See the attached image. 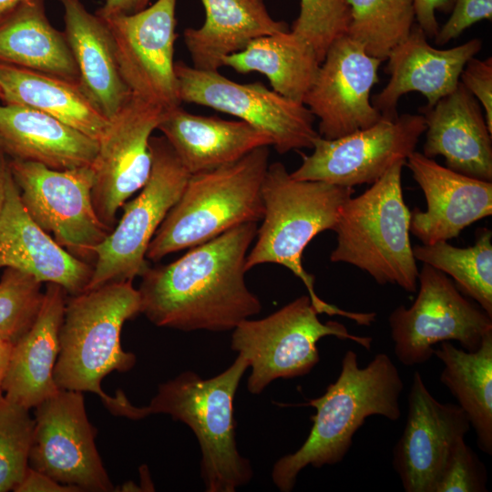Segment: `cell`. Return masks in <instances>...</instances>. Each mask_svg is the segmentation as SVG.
<instances>
[{
    "label": "cell",
    "instance_id": "1",
    "mask_svg": "<svg viewBox=\"0 0 492 492\" xmlns=\"http://www.w3.org/2000/svg\"><path fill=\"white\" fill-rule=\"evenodd\" d=\"M257 222L236 226L168 264L149 267L138 287L141 313L155 325L184 332L232 331L261 311L245 282Z\"/></svg>",
    "mask_w": 492,
    "mask_h": 492
},
{
    "label": "cell",
    "instance_id": "2",
    "mask_svg": "<svg viewBox=\"0 0 492 492\" xmlns=\"http://www.w3.org/2000/svg\"><path fill=\"white\" fill-rule=\"evenodd\" d=\"M403 390L399 371L386 354H377L366 366L360 367L357 354L346 351L335 382L323 395L303 404L315 409L311 417L313 425L298 450L275 462L273 484L280 491L290 492L299 473L308 466L319 468L343 461L367 417L399 419Z\"/></svg>",
    "mask_w": 492,
    "mask_h": 492
},
{
    "label": "cell",
    "instance_id": "3",
    "mask_svg": "<svg viewBox=\"0 0 492 492\" xmlns=\"http://www.w3.org/2000/svg\"><path fill=\"white\" fill-rule=\"evenodd\" d=\"M141 313L140 295L132 282H109L67 298L59 332L54 380L60 389L92 392L115 415L132 418L135 406L124 394L108 396L101 382L113 371L124 373L136 355L121 346L126 321Z\"/></svg>",
    "mask_w": 492,
    "mask_h": 492
},
{
    "label": "cell",
    "instance_id": "4",
    "mask_svg": "<svg viewBox=\"0 0 492 492\" xmlns=\"http://www.w3.org/2000/svg\"><path fill=\"white\" fill-rule=\"evenodd\" d=\"M264 213L255 242L249 251L245 268L263 263L284 266L308 291L319 313L341 315L369 326L374 313H354L323 301L315 292L314 277L302 265V253L319 233L333 231L344 202L353 196L352 187L293 179L282 162L269 164L261 188Z\"/></svg>",
    "mask_w": 492,
    "mask_h": 492
},
{
    "label": "cell",
    "instance_id": "5",
    "mask_svg": "<svg viewBox=\"0 0 492 492\" xmlns=\"http://www.w3.org/2000/svg\"><path fill=\"white\" fill-rule=\"evenodd\" d=\"M249 369L240 354L224 371L201 378L184 371L159 385L143 416L166 414L187 425L200 445V477L207 492H234L253 477L249 459L241 455L236 442L234 397Z\"/></svg>",
    "mask_w": 492,
    "mask_h": 492
},
{
    "label": "cell",
    "instance_id": "6",
    "mask_svg": "<svg viewBox=\"0 0 492 492\" xmlns=\"http://www.w3.org/2000/svg\"><path fill=\"white\" fill-rule=\"evenodd\" d=\"M269 146L236 162L190 175L174 206L153 236L147 260L190 249L248 222L261 220V188L269 167Z\"/></svg>",
    "mask_w": 492,
    "mask_h": 492
},
{
    "label": "cell",
    "instance_id": "7",
    "mask_svg": "<svg viewBox=\"0 0 492 492\" xmlns=\"http://www.w3.org/2000/svg\"><path fill=\"white\" fill-rule=\"evenodd\" d=\"M405 161L392 166L364 193L343 205L333 229V262L368 273L378 284H395L415 292L419 271L410 241L411 211L402 190Z\"/></svg>",
    "mask_w": 492,
    "mask_h": 492
},
{
    "label": "cell",
    "instance_id": "8",
    "mask_svg": "<svg viewBox=\"0 0 492 492\" xmlns=\"http://www.w3.org/2000/svg\"><path fill=\"white\" fill-rule=\"evenodd\" d=\"M318 314L305 294L264 318L246 319L232 330L231 348L251 368L247 381L251 394H261L276 379L310 373L320 361L317 343L323 337L347 339L371 349V337L352 334L339 322L322 323Z\"/></svg>",
    "mask_w": 492,
    "mask_h": 492
},
{
    "label": "cell",
    "instance_id": "9",
    "mask_svg": "<svg viewBox=\"0 0 492 492\" xmlns=\"http://www.w3.org/2000/svg\"><path fill=\"white\" fill-rule=\"evenodd\" d=\"M149 149L150 175L139 193L124 203L118 222L93 249L95 261L86 290L133 282L149 267L146 258L149 245L190 176L163 136H151Z\"/></svg>",
    "mask_w": 492,
    "mask_h": 492
},
{
    "label": "cell",
    "instance_id": "10",
    "mask_svg": "<svg viewBox=\"0 0 492 492\" xmlns=\"http://www.w3.org/2000/svg\"><path fill=\"white\" fill-rule=\"evenodd\" d=\"M418 293L410 307L397 306L388 322L394 352L405 366L426 363L434 346L456 341L476 351L492 331V317L466 299L441 271L425 264L418 274Z\"/></svg>",
    "mask_w": 492,
    "mask_h": 492
},
{
    "label": "cell",
    "instance_id": "11",
    "mask_svg": "<svg viewBox=\"0 0 492 492\" xmlns=\"http://www.w3.org/2000/svg\"><path fill=\"white\" fill-rule=\"evenodd\" d=\"M8 168L30 218L71 254L94 259L93 249L111 231L94 209L90 166L59 170L13 159Z\"/></svg>",
    "mask_w": 492,
    "mask_h": 492
},
{
    "label": "cell",
    "instance_id": "12",
    "mask_svg": "<svg viewBox=\"0 0 492 492\" xmlns=\"http://www.w3.org/2000/svg\"><path fill=\"white\" fill-rule=\"evenodd\" d=\"M174 68L181 102L239 118L266 133L280 154L313 149L320 136L313 127L315 117L303 103L270 90L262 83H237L219 71L197 69L182 61L175 62Z\"/></svg>",
    "mask_w": 492,
    "mask_h": 492
},
{
    "label": "cell",
    "instance_id": "13",
    "mask_svg": "<svg viewBox=\"0 0 492 492\" xmlns=\"http://www.w3.org/2000/svg\"><path fill=\"white\" fill-rule=\"evenodd\" d=\"M35 408L29 466L80 492L113 491L83 393L58 389Z\"/></svg>",
    "mask_w": 492,
    "mask_h": 492
},
{
    "label": "cell",
    "instance_id": "14",
    "mask_svg": "<svg viewBox=\"0 0 492 492\" xmlns=\"http://www.w3.org/2000/svg\"><path fill=\"white\" fill-rule=\"evenodd\" d=\"M425 130L422 114L382 118L374 125L334 139L318 137L313 153L302 154L301 166L291 176L299 180L323 181L352 187L373 184L392 166L406 161Z\"/></svg>",
    "mask_w": 492,
    "mask_h": 492
},
{
    "label": "cell",
    "instance_id": "15",
    "mask_svg": "<svg viewBox=\"0 0 492 492\" xmlns=\"http://www.w3.org/2000/svg\"><path fill=\"white\" fill-rule=\"evenodd\" d=\"M163 111L131 94L109 118L97 140V151L90 165L94 175L92 201L98 219L110 231L117 224L118 210L140 190L150 175L149 139Z\"/></svg>",
    "mask_w": 492,
    "mask_h": 492
},
{
    "label": "cell",
    "instance_id": "16",
    "mask_svg": "<svg viewBox=\"0 0 492 492\" xmlns=\"http://www.w3.org/2000/svg\"><path fill=\"white\" fill-rule=\"evenodd\" d=\"M177 0L102 18L108 25L120 75L131 94L167 110L179 106L174 45Z\"/></svg>",
    "mask_w": 492,
    "mask_h": 492
},
{
    "label": "cell",
    "instance_id": "17",
    "mask_svg": "<svg viewBox=\"0 0 492 492\" xmlns=\"http://www.w3.org/2000/svg\"><path fill=\"white\" fill-rule=\"evenodd\" d=\"M382 60L344 35L329 46L302 103L319 118V135L334 139L367 128L383 117L371 91Z\"/></svg>",
    "mask_w": 492,
    "mask_h": 492
},
{
    "label": "cell",
    "instance_id": "18",
    "mask_svg": "<svg viewBox=\"0 0 492 492\" xmlns=\"http://www.w3.org/2000/svg\"><path fill=\"white\" fill-rule=\"evenodd\" d=\"M471 425L458 405L441 403L415 371L403 434L393 449V467L405 492H435L456 443Z\"/></svg>",
    "mask_w": 492,
    "mask_h": 492
},
{
    "label": "cell",
    "instance_id": "19",
    "mask_svg": "<svg viewBox=\"0 0 492 492\" xmlns=\"http://www.w3.org/2000/svg\"><path fill=\"white\" fill-rule=\"evenodd\" d=\"M405 165L425 194L426 210L411 211L410 232L423 244L457 237L472 223L492 214V181L475 179L418 151Z\"/></svg>",
    "mask_w": 492,
    "mask_h": 492
},
{
    "label": "cell",
    "instance_id": "20",
    "mask_svg": "<svg viewBox=\"0 0 492 492\" xmlns=\"http://www.w3.org/2000/svg\"><path fill=\"white\" fill-rule=\"evenodd\" d=\"M0 268H14L42 282L62 286L69 295L84 292L92 266L58 245L28 215L7 168L0 208Z\"/></svg>",
    "mask_w": 492,
    "mask_h": 492
},
{
    "label": "cell",
    "instance_id": "21",
    "mask_svg": "<svg viewBox=\"0 0 492 492\" xmlns=\"http://www.w3.org/2000/svg\"><path fill=\"white\" fill-rule=\"evenodd\" d=\"M481 48L482 41L477 38L447 49L436 48L418 25H414L407 38L388 55L384 71L390 78L371 97L373 106L387 119L398 117L397 102L406 93L419 92L427 100L425 107L434 106L457 87L464 67Z\"/></svg>",
    "mask_w": 492,
    "mask_h": 492
},
{
    "label": "cell",
    "instance_id": "22",
    "mask_svg": "<svg viewBox=\"0 0 492 492\" xmlns=\"http://www.w3.org/2000/svg\"><path fill=\"white\" fill-rule=\"evenodd\" d=\"M421 113L425 122V156H443L446 168L492 181V133L481 105L460 82L434 106L421 108Z\"/></svg>",
    "mask_w": 492,
    "mask_h": 492
},
{
    "label": "cell",
    "instance_id": "23",
    "mask_svg": "<svg viewBox=\"0 0 492 492\" xmlns=\"http://www.w3.org/2000/svg\"><path fill=\"white\" fill-rule=\"evenodd\" d=\"M157 129L190 175L236 162L257 148L272 145L266 133L242 120L194 115L180 105L163 111Z\"/></svg>",
    "mask_w": 492,
    "mask_h": 492
},
{
    "label": "cell",
    "instance_id": "24",
    "mask_svg": "<svg viewBox=\"0 0 492 492\" xmlns=\"http://www.w3.org/2000/svg\"><path fill=\"white\" fill-rule=\"evenodd\" d=\"M67 291L47 282L39 313L27 332L14 344L4 381L7 400L35 408L58 391L54 368L59 354V332Z\"/></svg>",
    "mask_w": 492,
    "mask_h": 492
},
{
    "label": "cell",
    "instance_id": "25",
    "mask_svg": "<svg viewBox=\"0 0 492 492\" xmlns=\"http://www.w3.org/2000/svg\"><path fill=\"white\" fill-rule=\"evenodd\" d=\"M65 31L74 56L79 86L88 99L111 118L131 96L119 72L110 30L80 0H59Z\"/></svg>",
    "mask_w": 492,
    "mask_h": 492
},
{
    "label": "cell",
    "instance_id": "26",
    "mask_svg": "<svg viewBox=\"0 0 492 492\" xmlns=\"http://www.w3.org/2000/svg\"><path fill=\"white\" fill-rule=\"evenodd\" d=\"M0 142L13 159L34 161L55 169L90 166L97 141L37 109L0 106Z\"/></svg>",
    "mask_w": 492,
    "mask_h": 492
},
{
    "label": "cell",
    "instance_id": "27",
    "mask_svg": "<svg viewBox=\"0 0 492 492\" xmlns=\"http://www.w3.org/2000/svg\"><path fill=\"white\" fill-rule=\"evenodd\" d=\"M200 1L206 14L203 25L183 33L197 69L218 71L225 56L241 51L251 40L289 31L285 22L270 15L264 0Z\"/></svg>",
    "mask_w": 492,
    "mask_h": 492
},
{
    "label": "cell",
    "instance_id": "28",
    "mask_svg": "<svg viewBox=\"0 0 492 492\" xmlns=\"http://www.w3.org/2000/svg\"><path fill=\"white\" fill-rule=\"evenodd\" d=\"M0 62L79 84L66 36L49 22L45 0H24L0 18Z\"/></svg>",
    "mask_w": 492,
    "mask_h": 492
},
{
    "label": "cell",
    "instance_id": "29",
    "mask_svg": "<svg viewBox=\"0 0 492 492\" xmlns=\"http://www.w3.org/2000/svg\"><path fill=\"white\" fill-rule=\"evenodd\" d=\"M0 87L5 104L42 111L97 141L108 125L77 83L0 62Z\"/></svg>",
    "mask_w": 492,
    "mask_h": 492
},
{
    "label": "cell",
    "instance_id": "30",
    "mask_svg": "<svg viewBox=\"0 0 492 492\" xmlns=\"http://www.w3.org/2000/svg\"><path fill=\"white\" fill-rule=\"evenodd\" d=\"M320 65L313 47L292 31L255 38L241 51L222 59V67L236 72L264 75L273 91L301 103L313 84Z\"/></svg>",
    "mask_w": 492,
    "mask_h": 492
},
{
    "label": "cell",
    "instance_id": "31",
    "mask_svg": "<svg viewBox=\"0 0 492 492\" xmlns=\"http://www.w3.org/2000/svg\"><path fill=\"white\" fill-rule=\"evenodd\" d=\"M444 365L440 381L456 399L477 435L478 448L492 454V331L476 351L442 342L434 350Z\"/></svg>",
    "mask_w": 492,
    "mask_h": 492
},
{
    "label": "cell",
    "instance_id": "32",
    "mask_svg": "<svg viewBox=\"0 0 492 492\" xmlns=\"http://www.w3.org/2000/svg\"><path fill=\"white\" fill-rule=\"evenodd\" d=\"M416 261L449 275L456 288L492 317V231L478 229L474 245L459 248L447 241L413 247Z\"/></svg>",
    "mask_w": 492,
    "mask_h": 492
},
{
    "label": "cell",
    "instance_id": "33",
    "mask_svg": "<svg viewBox=\"0 0 492 492\" xmlns=\"http://www.w3.org/2000/svg\"><path fill=\"white\" fill-rule=\"evenodd\" d=\"M350 24L346 35L382 61L407 38L415 22L413 0H346Z\"/></svg>",
    "mask_w": 492,
    "mask_h": 492
},
{
    "label": "cell",
    "instance_id": "34",
    "mask_svg": "<svg viewBox=\"0 0 492 492\" xmlns=\"http://www.w3.org/2000/svg\"><path fill=\"white\" fill-rule=\"evenodd\" d=\"M34 427L29 409L5 397L0 403V492L14 491L24 478Z\"/></svg>",
    "mask_w": 492,
    "mask_h": 492
},
{
    "label": "cell",
    "instance_id": "35",
    "mask_svg": "<svg viewBox=\"0 0 492 492\" xmlns=\"http://www.w3.org/2000/svg\"><path fill=\"white\" fill-rule=\"evenodd\" d=\"M43 282L14 268L0 279V339L15 344L31 327L42 305Z\"/></svg>",
    "mask_w": 492,
    "mask_h": 492
},
{
    "label": "cell",
    "instance_id": "36",
    "mask_svg": "<svg viewBox=\"0 0 492 492\" xmlns=\"http://www.w3.org/2000/svg\"><path fill=\"white\" fill-rule=\"evenodd\" d=\"M349 24L346 0H300V13L291 31L313 47L322 63L331 44L346 35Z\"/></svg>",
    "mask_w": 492,
    "mask_h": 492
},
{
    "label": "cell",
    "instance_id": "37",
    "mask_svg": "<svg viewBox=\"0 0 492 492\" xmlns=\"http://www.w3.org/2000/svg\"><path fill=\"white\" fill-rule=\"evenodd\" d=\"M487 481L484 464L464 438L449 456L435 492H485Z\"/></svg>",
    "mask_w": 492,
    "mask_h": 492
},
{
    "label": "cell",
    "instance_id": "38",
    "mask_svg": "<svg viewBox=\"0 0 492 492\" xmlns=\"http://www.w3.org/2000/svg\"><path fill=\"white\" fill-rule=\"evenodd\" d=\"M448 20L439 27L435 43L444 46L481 20L492 19V0H454Z\"/></svg>",
    "mask_w": 492,
    "mask_h": 492
},
{
    "label": "cell",
    "instance_id": "39",
    "mask_svg": "<svg viewBox=\"0 0 492 492\" xmlns=\"http://www.w3.org/2000/svg\"><path fill=\"white\" fill-rule=\"evenodd\" d=\"M460 83L477 98L485 111V118L492 133V58L467 61L460 75Z\"/></svg>",
    "mask_w": 492,
    "mask_h": 492
},
{
    "label": "cell",
    "instance_id": "40",
    "mask_svg": "<svg viewBox=\"0 0 492 492\" xmlns=\"http://www.w3.org/2000/svg\"><path fill=\"white\" fill-rule=\"evenodd\" d=\"M454 0H413L415 21L427 37H435L439 26L436 11L448 12Z\"/></svg>",
    "mask_w": 492,
    "mask_h": 492
},
{
    "label": "cell",
    "instance_id": "41",
    "mask_svg": "<svg viewBox=\"0 0 492 492\" xmlns=\"http://www.w3.org/2000/svg\"><path fill=\"white\" fill-rule=\"evenodd\" d=\"M15 492H80L77 487L61 484L50 477L28 467Z\"/></svg>",
    "mask_w": 492,
    "mask_h": 492
},
{
    "label": "cell",
    "instance_id": "42",
    "mask_svg": "<svg viewBox=\"0 0 492 492\" xmlns=\"http://www.w3.org/2000/svg\"><path fill=\"white\" fill-rule=\"evenodd\" d=\"M149 2L150 0H105L95 14L101 18L130 15L145 9Z\"/></svg>",
    "mask_w": 492,
    "mask_h": 492
},
{
    "label": "cell",
    "instance_id": "43",
    "mask_svg": "<svg viewBox=\"0 0 492 492\" xmlns=\"http://www.w3.org/2000/svg\"><path fill=\"white\" fill-rule=\"evenodd\" d=\"M14 344L0 339V403L5 399L3 384L9 367Z\"/></svg>",
    "mask_w": 492,
    "mask_h": 492
},
{
    "label": "cell",
    "instance_id": "44",
    "mask_svg": "<svg viewBox=\"0 0 492 492\" xmlns=\"http://www.w3.org/2000/svg\"><path fill=\"white\" fill-rule=\"evenodd\" d=\"M24 0H0V18L12 11Z\"/></svg>",
    "mask_w": 492,
    "mask_h": 492
},
{
    "label": "cell",
    "instance_id": "45",
    "mask_svg": "<svg viewBox=\"0 0 492 492\" xmlns=\"http://www.w3.org/2000/svg\"><path fill=\"white\" fill-rule=\"evenodd\" d=\"M8 168V163L5 167L0 169V208L3 201L4 188H5V177Z\"/></svg>",
    "mask_w": 492,
    "mask_h": 492
},
{
    "label": "cell",
    "instance_id": "46",
    "mask_svg": "<svg viewBox=\"0 0 492 492\" xmlns=\"http://www.w3.org/2000/svg\"><path fill=\"white\" fill-rule=\"evenodd\" d=\"M5 152L0 142V169L7 165V162L5 161Z\"/></svg>",
    "mask_w": 492,
    "mask_h": 492
},
{
    "label": "cell",
    "instance_id": "47",
    "mask_svg": "<svg viewBox=\"0 0 492 492\" xmlns=\"http://www.w3.org/2000/svg\"><path fill=\"white\" fill-rule=\"evenodd\" d=\"M0 98L2 99V90H1V87H0Z\"/></svg>",
    "mask_w": 492,
    "mask_h": 492
}]
</instances>
